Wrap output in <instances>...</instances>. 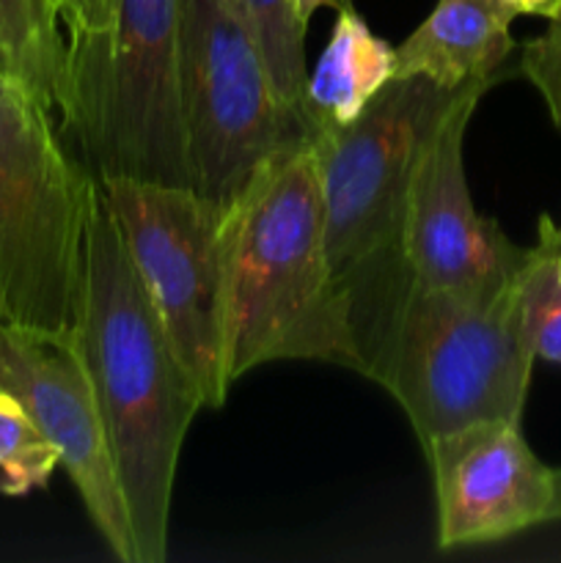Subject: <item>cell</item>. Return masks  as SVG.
I'll use <instances>...</instances> for the list:
<instances>
[{
    "label": "cell",
    "instance_id": "1",
    "mask_svg": "<svg viewBox=\"0 0 561 563\" xmlns=\"http://www.w3.org/2000/svg\"><path fill=\"white\" fill-rule=\"evenodd\" d=\"M72 339L113 451L135 563H163L176 465L204 401L127 253L99 179H94L80 311Z\"/></svg>",
    "mask_w": 561,
    "mask_h": 563
},
{
    "label": "cell",
    "instance_id": "2",
    "mask_svg": "<svg viewBox=\"0 0 561 563\" xmlns=\"http://www.w3.org/2000/svg\"><path fill=\"white\" fill-rule=\"evenodd\" d=\"M275 361L363 372L350 302L330 275L308 141L264 159L226 203V372L234 385Z\"/></svg>",
    "mask_w": 561,
    "mask_h": 563
},
{
    "label": "cell",
    "instance_id": "3",
    "mask_svg": "<svg viewBox=\"0 0 561 563\" xmlns=\"http://www.w3.org/2000/svg\"><path fill=\"white\" fill-rule=\"evenodd\" d=\"M471 86L443 88L427 77H394L355 121L308 132L322 192L330 275L350 302L361 374L410 286L402 229L416 159L440 119Z\"/></svg>",
    "mask_w": 561,
    "mask_h": 563
},
{
    "label": "cell",
    "instance_id": "4",
    "mask_svg": "<svg viewBox=\"0 0 561 563\" xmlns=\"http://www.w3.org/2000/svg\"><path fill=\"white\" fill-rule=\"evenodd\" d=\"M517 275L484 295L413 280L402 295L363 377L399 401L421 449L479 421H522L537 357L522 333Z\"/></svg>",
    "mask_w": 561,
    "mask_h": 563
},
{
    "label": "cell",
    "instance_id": "5",
    "mask_svg": "<svg viewBox=\"0 0 561 563\" xmlns=\"http://www.w3.org/2000/svg\"><path fill=\"white\" fill-rule=\"evenodd\" d=\"M179 22L182 0H113L105 31L66 38L58 126L94 176L190 187Z\"/></svg>",
    "mask_w": 561,
    "mask_h": 563
},
{
    "label": "cell",
    "instance_id": "6",
    "mask_svg": "<svg viewBox=\"0 0 561 563\" xmlns=\"http://www.w3.org/2000/svg\"><path fill=\"white\" fill-rule=\"evenodd\" d=\"M94 179L42 99L0 71V311L14 328L75 333Z\"/></svg>",
    "mask_w": 561,
    "mask_h": 563
},
{
    "label": "cell",
    "instance_id": "7",
    "mask_svg": "<svg viewBox=\"0 0 561 563\" xmlns=\"http://www.w3.org/2000/svg\"><path fill=\"white\" fill-rule=\"evenodd\" d=\"M127 253L152 297L170 346L201 394L223 407L226 372V203L187 185L97 176Z\"/></svg>",
    "mask_w": 561,
    "mask_h": 563
},
{
    "label": "cell",
    "instance_id": "8",
    "mask_svg": "<svg viewBox=\"0 0 561 563\" xmlns=\"http://www.w3.org/2000/svg\"><path fill=\"white\" fill-rule=\"evenodd\" d=\"M179 88L190 187L218 201H231L264 159L311 132L275 93L237 0H182Z\"/></svg>",
    "mask_w": 561,
    "mask_h": 563
},
{
    "label": "cell",
    "instance_id": "9",
    "mask_svg": "<svg viewBox=\"0 0 561 563\" xmlns=\"http://www.w3.org/2000/svg\"><path fill=\"white\" fill-rule=\"evenodd\" d=\"M493 82L468 88L440 119L416 159L407 192L402 256L410 280L427 289L484 295L515 280L528 247L482 218L465 176V132Z\"/></svg>",
    "mask_w": 561,
    "mask_h": 563
},
{
    "label": "cell",
    "instance_id": "10",
    "mask_svg": "<svg viewBox=\"0 0 561 563\" xmlns=\"http://www.w3.org/2000/svg\"><path fill=\"white\" fill-rule=\"evenodd\" d=\"M0 390L14 396L58 449L61 467L110 553L135 563L113 451L75 339L0 324Z\"/></svg>",
    "mask_w": 561,
    "mask_h": 563
},
{
    "label": "cell",
    "instance_id": "11",
    "mask_svg": "<svg viewBox=\"0 0 561 563\" xmlns=\"http://www.w3.org/2000/svg\"><path fill=\"white\" fill-rule=\"evenodd\" d=\"M438 506V548L501 542L548 522L553 467L544 465L515 421H479L424 445Z\"/></svg>",
    "mask_w": 561,
    "mask_h": 563
},
{
    "label": "cell",
    "instance_id": "12",
    "mask_svg": "<svg viewBox=\"0 0 561 563\" xmlns=\"http://www.w3.org/2000/svg\"><path fill=\"white\" fill-rule=\"evenodd\" d=\"M509 0H438L396 47V77H427L443 88L495 82L515 49Z\"/></svg>",
    "mask_w": 561,
    "mask_h": 563
},
{
    "label": "cell",
    "instance_id": "13",
    "mask_svg": "<svg viewBox=\"0 0 561 563\" xmlns=\"http://www.w3.org/2000/svg\"><path fill=\"white\" fill-rule=\"evenodd\" d=\"M394 77L396 47L374 36L350 3H341L328 47L306 82L308 121L311 126L350 124Z\"/></svg>",
    "mask_w": 561,
    "mask_h": 563
},
{
    "label": "cell",
    "instance_id": "14",
    "mask_svg": "<svg viewBox=\"0 0 561 563\" xmlns=\"http://www.w3.org/2000/svg\"><path fill=\"white\" fill-rule=\"evenodd\" d=\"M0 71L25 82L61 119L66 97V25L58 0H0Z\"/></svg>",
    "mask_w": 561,
    "mask_h": 563
},
{
    "label": "cell",
    "instance_id": "15",
    "mask_svg": "<svg viewBox=\"0 0 561 563\" xmlns=\"http://www.w3.org/2000/svg\"><path fill=\"white\" fill-rule=\"evenodd\" d=\"M517 291L528 350L561 366V229L548 214L539 218L537 245L528 247Z\"/></svg>",
    "mask_w": 561,
    "mask_h": 563
},
{
    "label": "cell",
    "instance_id": "16",
    "mask_svg": "<svg viewBox=\"0 0 561 563\" xmlns=\"http://www.w3.org/2000/svg\"><path fill=\"white\" fill-rule=\"evenodd\" d=\"M262 47L280 102L308 121L306 113V22L295 0H237ZM311 124V121H308Z\"/></svg>",
    "mask_w": 561,
    "mask_h": 563
},
{
    "label": "cell",
    "instance_id": "17",
    "mask_svg": "<svg viewBox=\"0 0 561 563\" xmlns=\"http://www.w3.org/2000/svg\"><path fill=\"white\" fill-rule=\"evenodd\" d=\"M58 465V449L44 438L25 407L0 390V493L22 498L47 487Z\"/></svg>",
    "mask_w": 561,
    "mask_h": 563
},
{
    "label": "cell",
    "instance_id": "18",
    "mask_svg": "<svg viewBox=\"0 0 561 563\" xmlns=\"http://www.w3.org/2000/svg\"><path fill=\"white\" fill-rule=\"evenodd\" d=\"M520 71L539 88L550 110V119L561 130V14L534 42L522 44Z\"/></svg>",
    "mask_w": 561,
    "mask_h": 563
},
{
    "label": "cell",
    "instance_id": "19",
    "mask_svg": "<svg viewBox=\"0 0 561 563\" xmlns=\"http://www.w3.org/2000/svg\"><path fill=\"white\" fill-rule=\"evenodd\" d=\"M66 25V38L105 31L113 0H58Z\"/></svg>",
    "mask_w": 561,
    "mask_h": 563
},
{
    "label": "cell",
    "instance_id": "20",
    "mask_svg": "<svg viewBox=\"0 0 561 563\" xmlns=\"http://www.w3.org/2000/svg\"><path fill=\"white\" fill-rule=\"evenodd\" d=\"M517 14H534L553 20L561 14V0H509Z\"/></svg>",
    "mask_w": 561,
    "mask_h": 563
},
{
    "label": "cell",
    "instance_id": "21",
    "mask_svg": "<svg viewBox=\"0 0 561 563\" xmlns=\"http://www.w3.org/2000/svg\"><path fill=\"white\" fill-rule=\"evenodd\" d=\"M324 3H328V0H295L297 16H300V20L308 25V20H311V16L317 14Z\"/></svg>",
    "mask_w": 561,
    "mask_h": 563
},
{
    "label": "cell",
    "instance_id": "22",
    "mask_svg": "<svg viewBox=\"0 0 561 563\" xmlns=\"http://www.w3.org/2000/svg\"><path fill=\"white\" fill-rule=\"evenodd\" d=\"M553 478H556V489H553V504H550L548 522L561 520V471H553Z\"/></svg>",
    "mask_w": 561,
    "mask_h": 563
},
{
    "label": "cell",
    "instance_id": "23",
    "mask_svg": "<svg viewBox=\"0 0 561 563\" xmlns=\"http://www.w3.org/2000/svg\"><path fill=\"white\" fill-rule=\"evenodd\" d=\"M0 324H9V322H6V317H3V311H0Z\"/></svg>",
    "mask_w": 561,
    "mask_h": 563
}]
</instances>
